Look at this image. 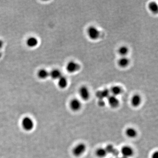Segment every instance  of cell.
Returning <instances> with one entry per match:
<instances>
[{"instance_id": "obj_1", "label": "cell", "mask_w": 158, "mask_h": 158, "mask_svg": "<svg viewBox=\"0 0 158 158\" xmlns=\"http://www.w3.org/2000/svg\"><path fill=\"white\" fill-rule=\"evenodd\" d=\"M87 147L84 143H79L75 145L72 150L73 156L76 157H80L84 154L87 150Z\"/></svg>"}, {"instance_id": "obj_2", "label": "cell", "mask_w": 158, "mask_h": 158, "mask_svg": "<svg viewBox=\"0 0 158 158\" xmlns=\"http://www.w3.org/2000/svg\"><path fill=\"white\" fill-rule=\"evenodd\" d=\"M87 33L88 38L93 40H97L100 36V32L94 26H90L87 29Z\"/></svg>"}, {"instance_id": "obj_3", "label": "cell", "mask_w": 158, "mask_h": 158, "mask_svg": "<svg viewBox=\"0 0 158 158\" xmlns=\"http://www.w3.org/2000/svg\"><path fill=\"white\" fill-rule=\"evenodd\" d=\"M22 125L25 131H30L34 128V123L30 117L26 116L22 120Z\"/></svg>"}, {"instance_id": "obj_4", "label": "cell", "mask_w": 158, "mask_h": 158, "mask_svg": "<svg viewBox=\"0 0 158 158\" xmlns=\"http://www.w3.org/2000/svg\"><path fill=\"white\" fill-rule=\"evenodd\" d=\"M120 153L123 158H130L134 155V151L131 146L124 145L121 148Z\"/></svg>"}, {"instance_id": "obj_5", "label": "cell", "mask_w": 158, "mask_h": 158, "mask_svg": "<svg viewBox=\"0 0 158 158\" xmlns=\"http://www.w3.org/2000/svg\"><path fill=\"white\" fill-rule=\"evenodd\" d=\"M78 93L81 98L84 101L88 100L90 97V93L89 89L85 86H81L79 88Z\"/></svg>"}, {"instance_id": "obj_6", "label": "cell", "mask_w": 158, "mask_h": 158, "mask_svg": "<svg viewBox=\"0 0 158 158\" xmlns=\"http://www.w3.org/2000/svg\"><path fill=\"white\" fill-rule=\"evenodd\" d=\"M69 105L72 111L77 112L81 109L82 105L80 100L77 98H74L70 101Z\"/></svg>"}, {"instance_id": "obj_7", "label": "cell", "mask_w": 158, "mask_h": 158, "mask_svg": "<svg viewBox=\"0 0 158 158\" xmlns=\"http://www.w3.org/2000/svg\"><path fill=\"white\" fill-rule=\"evenodd\" d=\"M80 66L78 63L73 61L68 62L66 66V70L70 73H73L80 70Z\"/></svg>"}, {"instance_id": "obj_8", "label": "cell", "mask_w": 158, "mask_h": 158, "mask_svg": "<svg viewBox=\"0 0 158 158\" xmlns=\"http://www.w3.org/2000/svg\"><path fill=\"white\" fill-rule=\"evenodd\" d=\"M107 101L109 106L112 109H116L120 105V101L116 96L110 95L107 98Z\"/></svg>"}, {"instance_id": "obj_9", "label": "cell", "mask_w": 158, "mask_h": 158, "mask_svg": "<svg viewBox=\"0 0 158 158\" xmlns=\"http://www.w3.org/2000/svg\"><path fill=\"white\" fill-rule=\"evenodd\" d=\"M142 103V98L140 94H134L131 98V104L134 108H137L140 106Z\"/></svg>"}, {"instance_id": "obj_10", "label": "cell", "mask_w": 158, "mask_h": 158, "mask_svg": "<svg viewBox=\"0 0 158 158\" xmlns=\"http://www.w3.org/2000/svg\"><path fill=\"white\" fill-rule=\"evenodd\" d=\"M125 134L128 138L133 139L137 137L138 132L134 127H129L126 129Z\"/></svg>"}, {"instance_id": "obj_11", "label": "cell", "mask_w": 158, "mask_h": 158, "mask_svg": "<svg viewBox=\"0 0 158 158\" xmlns=\"http://www.w3.org/2000/svg\"><path fill=\"white\" fill-rule=\"evenodd\" d=\"M95 155L98 158H104L106 157L108 153L105 148L99 147L96 149Z\"/></svg>"}, {"instance_id": "obj_12", "label": "cell", "mask_w": 158, "mask_h": 158, "mask_svg": "<svg viewBox=\"0 0 158 158\" xmlns=\"http://www.w3.org/2000/svg\"><path fill=\"white\" fill-rule=\"evenodd\" d=\"M109 92L111 94V95L117 97L120 94H121L122 90L121 87L120 86H118V85H115V86H112Z\"/></svg>"}, {"instance_id": "obj_13", "label": "cell", "mask_w": 158, "mask_h": 158, "mask_svg": "<svg viewBox=\"0 0 158 158\" xmlns=\"http://www.w3.org/2000/svg\"><path fill=\"white\" fill-rule=\"evenodd\" d=\"M117 64L120 67L124 68L130 64V60L126 56L122 57L118 60Z\"/></svg>"}, {"instance_id": "obj_14", "label": "cell", "mask_w": 158, "mask_h": 158, "mask_svg": "<svg viewBox=\"0 0 158 158\" xmlns=\"http://www.w3.org/2000/svg\"><path fill=\"white\" fill-rule=\"evenodd\" d=\"M26 44L29 47L34 48L37 46V45L38 44V41L37 38L35 37H29L27 40Z\"/></svg>"}, {"instance_id": "obj_15", "label": "cell", "mask_w": 158, "mask_h": 158, "mask_svg": "<svg viewBox=\"0 0 158 158\" xmlns=\"http://www.w3.org/2000/svg\"><path fill=\"white\" fill-rule=\"evenodd\" d=\"M58 85L60 88H66L68 85V81L66 78L64 76H61L58 79Z\"/></svg>"}, {"instance_id": "obj_16", "label": "cell", "mask_w": 158, "mask_h": 158, "mask_svg": "<svg viewBox=\"0 0 158 158\" xmlns=\"http://www.w3.org/2000/svg\"><path fill=\"white\" fill-rule=\"evenodd\" d=\"M110 95L109 90L105 89L103 91H98L97 93V96L99 99H103L104 98H108Z\"/></svg>"}, {"instance_id": "obj_17", "label": "cell", "mask_w": 158, "mask_h": 158, "mask_svg": "<svg viewBox=\"0 0 158 158\" xmlns=\"http://www.w3.org/2000/svg\"><path fill=\"white\" fill-rule=\"evenodd\" d=\"M62 76L61 72L58 69H54L49 73V76L54 80H58Z\"/></svg>"}, {"instance_id": "obj_18", "label": "cell", "mask_w": 158, "mask_h": 158, "mask_svg": "<svg viewBox=\"0 0 158 158\" xmlns=\"http://www.w3.org/2000/svg\"><path fill=\"white\" fill-rule=\"evenodd\" d=\"M38 77L41 79H45L49 76V73L45 69H41L38 73Z\"/></svg>"}, {"instance_id": "obj_19", "label": "cell", "mask_w": 158, "mask_h": 158, "mask_svg": "<svg viewBox=\"0 0 158 158\" xmlns=\"http://www.w3.org/2000/svg\"><path fill=\"white\" fill-rule=\"evenodd\" d=\"M129 52V49L127 46H122L119 48L118 53L122 57H124L128 54Z\"/></svg>"}, {"instance_id": "obj_20", "label": "cell", "mask_w": 158, "mask_h": 158, "mask_svg": "<svg viewBox=\"0 0 158 158\" xmlns=\"http://www.w3.org/2000/svg\"><path fill=\"white\" fill-rule=\"evenodd\" d=\"M158 5L155 1H152L150 2L148 5V8L150 11L153 13L155 14L158 12Z\"/></svg>"}, {"instance_id": "obj_21", "label": "cell", "mask_w": 158, "mask_h": 158, "mask_svg": "<svg viewBox=\"0 0 158 158\" xmlns=\"http://www.w3.org/2000/svg\"><path fill=\"white\" fill-rule=\"evenodd\" d=\"M151 158H158V151H155L152 154Z\"/></svg>"}, {"instance_id": "obj_22", "label": "cell", "mask_w": 158, "mask_h": 158, "mask_svg": "<svg viewBox=\"0 0 158 158\" xmlns=\"http://www.w3.org/2000/svg\"><path fill=\"white\" fill-rule=\"evenodd\" d=\"M98 103L99 105H100V106H103L105 105L104 101L103 99H99Z\"/></svg>"}, {"instance_id": "obj_23", "label": "cell", "mask_w": 158, "mask_h": 158, "mask_svg": "<svg viewBox=\"0 0 158 158\" xmlns=\"http://www.w3.org/2000/svg\"><path fill=\"white\" fill-rule=\"evenodd\" d=\"M3 42L1 40H0V49H1L2 47H3Z\"/></svg>"}, {"instance_id": "obj_24", "label": "cell", "mask_w": 158, "mask_h": 158, "mask_svg": "<svg viewBox=\"0 0 158 158\" xmlns=\"http://www.w3.org/2000/svg\"><path fill=\"white\" fill-rule=\"evenodd\" d=\"M1 53L0 52V58L1 57Z\"/></svg>"}]
</instances>
